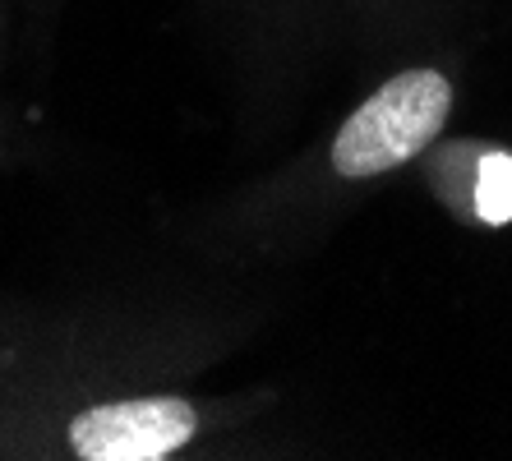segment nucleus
<instances>
[{
    "instance_id": "f257e3e1",
    "label": "nucleus",
    "mask_w": 512,
    "mask_h": 461,
    "mask_svg": "<svg viewBox=\"0 0 512 461\" xmlns=\"http://www.w3.org/2000/svg\"><path fill=\"white\" fill-rule=\"evenodd\" d=\"M453 116V79L434 65L393 74L337 130L328 162L342 180H374L420 157Z\"/></svg>"
},
{
    "instance_id": "f03ea898",
    "label": "nucleus",
    "mask_w": 512,
    "mask_h": 461,
    "mask_svg": "<svg viewBox=\"0 0 512 461\" xmlns=\"http://www.w3.org/2000/svg\"><path fill=\"white\" fill-rule=\"evenodd\" d=\"M199 429V411L185 397H125L70 415L65 443L84 461H162Z\"/></svg>"
},
{
    "instance_id": "7ed1b4c3",
    "label": "nucleus",
    "mask_w": 512,
    "mask_h": 461,
    "mask_svg": "<svg viewBox=\"0 0 512 461\" xmlns=\"http://www.w3.org/2000/svg\"><path fill=\"white\" fill-rule=\"evenodd\" d=\"M480 217H485L489 226H503L512 222V157L508 153H489L485 162H480Z\"/></svg>"
}]
</instances>
